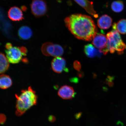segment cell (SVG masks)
<instances>
[{
    "mask_svg": "<svg viewBox=\"0 0 126 126\" xmlns=\"http://www.w3.org/2000/svg\"><path fill=\"white\" fill-rule=\"evenodd\" d=\"M6 120V117L3 114H0V124L4 123Z\"/></svg>",
    "mask_w": 126,
    "mask_h": 126,
    "instance_id": "ffe728a7",
    "label": "cell"
},
{
    "mask_svg": "<svg viewBox=\"0 0 126 126\" xmlns=\"http://www.w3.org/2000/svg\"><path fill=\"white\" fill-rule=\"evenodd\" d=\"M92 44L96 48L98 49L105 55L109 52L108 39L106 36L102 34H97L93 39Z\"/></svg>",
    "mask_w": 126,
    "mask_h": 126,
    "instance_id": "52a82bcc",
    "label": "cell"
},
{
    "mask_svg": "<svg viewBox=\"0 0 126 126\" xmlns=\"http://www.w3.org/2000/svg\"><path fill=\"white\" fill-rule=\"evenodd\" d=\"M9 63L4 54L0 53V74L4 73L8 69Z\"/></svg>",
    "mask_w": 126,
    "mask_h": 126,
    "instance_id": "e0dca14e",
    "label": "cell"
},
{
    "mask_svg": "<svg viewBox=\"0 0 126 126\" xmlns=\"http://www.w3.org/2000/svg\"><path fill=\"white\" fill-rule=\"evenodd\" d=\"M65 26L77 39L90 41L97 34V28L92 18L80 14L71 15L64 20Z\"/></svg>",
    "mask_w": 126,
    "mask_h": 126,
    "instance_id": "6da1fadb",
    "label": "cell"
},
{
    "mask_svg": "<svg viewBox=\"0 0 126 126\" xmlns=\"http://www.w3.org/2000/svg\"><path fill=\"white\" fill-rule=\"evenodd\" d=\"M6 57L9 63L15 64L24 61L23 56H26L27 50L24 47L13 46L12 44L8 43L5 45Z\"/></svg>",
    "mask_w": 126,
    "mask_h": 126,
    "instance_id": "3957f363",
    "label": "cell"
},
{
    "mask_svg": "<svg viewBox=\"0 0 126 126\" xmlns=\"http://www.w3.org/2000/svg\"><path fill=\"white\" fill-rule=\"evenodd\" d=\"M84 52L87 56L93 58L96 56L100 57L103 53L100 50H97L91 44H89L85 46Z\"/></svg>",
    "mask_w": 126,
    "mask_h": 126,
    "instance_id": "4fadbf2b",
    "label": "cell"
},
{
    "mask_svg": "<svg viewBox=\"0 0 126 126\" xmlns=\"http://www.w3.org/2000/svg\"><path fill=\"white\" fill-rule=\"evenodd\" d=\"M15 96L16 98V114L17 116H21L37 103V96L31 87L23 90L20 95L16 94Z\"/></svg>",
    "mask_w": 126,
    "mask_h": 126,
    "instance_id": "7a4b0ae2",
    "label": "cell"
},
{
    "mask_svg": "<svg viewBox=\"0 0 126 126\" xmlns=\"http://www.w3.org/2000/svg\"><path fill=\"white\" fill-rule=\"evenodd\" d=\"M42 52L46 56H52L55 57H60L63 54V49L57 44H54L51 42H46L42 45Z\"/></svg>",
    "mask_w": 126,
    "mask_h": 126,
    "instance_id": "5b68a950",
    "label": "cell"
},
{
    "mask_svg": "<svg viewBox=\"0 0 126 126\" xmlns=\"http://www.w3.org/2000/svg\"><path fill=\"white\" fill-rule=\"evenodd\" d=\"M108 39L107 48L109 51L112 53L116 51L122 52L126 49V45L123 41L119 33L113 30L107 34Z\"/></svg>",
    "mask_w": 126,
    "mask_h": 126,
    "instance_id": "277c9868",
    "label": "cell"
},
{
    "mask_svg": "<svg viewBox=\"0 0 126 126\" xmlns=\"http://www.w3.org/2000/svg\"><path fill=\"white\" fill-rule=\"evenodd\" d=\"M8 16L9 19L14 21H21L24 19L21 9L15 6L10 8L8 12Z\"/></svg>",
    "mask_w": 126,
    "mask_h": 126,
    "instance_id": "8fae6325",
    "label": "cell"
},
{
    "mask_svg": "<svg viewBox=\"0 0 126 126\" xmlns=\"http://www.w3.org/2000/svg\"><path fill=\"white\" fill-rule=\"evenodd\" d=\"M21 9L24 12H26L27 10V8L25 6H22L21 7Z\"/></svg>",
    "mask_w": 126,
    "mask_h": 126,
    "instance_id": "7402d4cb",
    "label": "cell"
},
{
    "mask_svg": "<svg viewBox=\"0 0 126 126\" xmlns=\"http://www.w3.org/2000/svg\"><path fill=\"white\" fill-rule=\"evenodd\" d=\"M51 67L53 70L58 73H62L63 71L67 72L68 70L66 67L65 59L60 57H55L52 60Z\"/></svg>",
    "mask_w": 126,
    "mask_h": 126,
    "instance_id": "ba28073f",
    "label": "cell"
},
{
    "mask_svg": "<svg viewBox=\"0 0 126 126\" xmlns=\"http://www.w3.org/2000/svg\"><path fill=\"white\" fill-rule=\"evenodd\" d=\"M12 81L9 76L5 75H0V88L2 89H8L12 86Z\"/></svg>",
    "mask_w": 126,
    "mask_h": 126,
    "instance_id": "9a60e30c",
    "label": "cell"
},
{
    "mask_svg": "<svg viewBox=\"0 0 126 126\" xmlns=\"http://www.w3.org/2000/svg\"><path fill=\"white\" fill-rule=\"evenodd\" d=\"M76 94L73 88L68 86L64 85L60 88L58 92L59 97L63 99L68 100L74 98Z\"/></svg>",
    "mask_w": 126,
    "mask_h": 126,
    "instance_id": "9c48e42d",
    "label": "cell"
},
{
    "mask_svg": "<svg viewBox=\"0 0 126 126\" xmlns=\"http://www.w3.org/2000/svg\"><path fill=\"white\" fill-rule=\"evenodd\" d=\"M74 67L75 70L79 71L81 68V64L79 61H76L74 63Z\"/></svg>",
    "mask_w": 126,
    "mask_h": 126,
    "instance_id": "d6986e66",
    "label": "cell"
},
{
    "mask_svg": "<svg viewBox=\"0 0 126 126\" xmlns=\"http://www.w3.org/2000/svg\"><path fill=\"white\" fill-rule=\"evenodd\" d=\"M113 30L117 31L120 33L126 34V19L119 20L117 23H114L113 25Z\"/></svg>",
    "mask_w": 126,
    "mask_h": 126,
    "instance_id": "2e32d148",
    "label": "cell"
},
{
    "mask_svg": "<svg viewBox=\"0 0 126 126\" xmlns=\"http://www.w3.org/2000/svg\"><path fill=\"white\" fill-rule=\"evenodd\" d=\"M81 7L84 9L86 12L94 18H97L98 17V14L94 10L93 3L88 0H74Z\"/></svg>",
    "mask_w": 126,
    "mask_h": 126,
    "instance_id": "30bf717a",
    "label": "cell"
},
{
    "mask_svg": "<svg viewBox=\"0 0 126 126\" xmlns=\"http://www.w3.org/2000/svg\"><path fill=\"white\" fill-rule=\"evenodd\" d=\"M32 34V30L29 27L26 26H21L18 31L19 37L23 40H27L30 39Z\"/></svg>",
    "mask_w": 126,
    "mask_h": 126,
    "instance_id": "5bb4252c",
    "label": "cell"
},
{
    "mask_svg": "<svg viewBox=\"0 0 126 126\" xmlns=\"http://www.w3.org/2000/svg\"><path fill=\"white\" fill-rule=\"evenodd\" d=\"M31 7L32 13L36 18L43 16L47 13V7L45 0H33Z\"/></svg>",
    "mask_w": 126,
    "mask_h": 126,
    "instance_id": "8992f818",
    "label": "cell"
},
{
    "mask_svg": "<svg viewBox=\"0 0 126 126\" xmlns=\"http://www.w3.org/2000/svg\"><path fill=\"white\" fill-rule=\"evenodd\" d=\"M49 120L50 122H53L55 120V118L54 116H51L49 117Z\"/></svg>",
    "mask_w": 126,
    "mask_h": 126,
    "instance_id": "44dd1931",
    "label": "cell"
},
{
    "mask_svg": "<svg viewBox=\"0 0 126 126\" xmlns=\"http://www.w3.org/2000/svg\"><path fill=\"white\" fill-rule=\"evenodd\" d=\"M112 19L109 16L106 15H102L97 21L98 27L102 29H109L112 24Z\"/></svg>",
    "mask_w": 126,
    "mask_h": 126,
    "instance_id": "7c38bea8",
    "label": "cell"
},
{
    "mask_svg": "<svg viewBox=\"0 0 126 126\" xmlns=\"http://www.w3.org/2000/svg\"><path fill=\"white\" fill-rule=\"evenodd\" d=\"M111 7L112 10L114 12L116 13L121 12L124 9L123 2L121 1H114L112 3Z\"/></svg>",
    "mask_w": 126,
    "mask_h": 126,
    "instance_id": "ac0fdd59",
    "label": "cell"
}]
</instances>
